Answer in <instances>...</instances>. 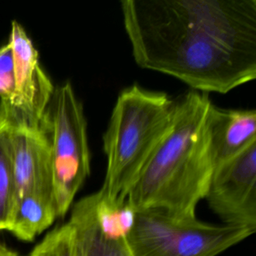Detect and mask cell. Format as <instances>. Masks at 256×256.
I'll list each match as a JSON object with an SVG mask.
<instances>
[{
  "mask_svg": "<svg viewBox=\"0 0 256 256\" xmlns=\"http://www.w3.org/2000/svg\"><path fill=\"white\" fill-rule=\"evenodd\" d=\"M29 256H80L70 224L67 222L50 231Z\"/></svg>",
  "mask_w": 256,
  "mask_h": 256,
  "instance_id": "cell-13",
  "label": "cell"
},
{
  "mask_svg": "<svg viewBox=\"0 0 256 256\" xmlns=\"http://www.w3.org/2000/svg\"><path fill=\"white\" fill-rule=\"evenodd\" d=\"M254 233L197 218L178 220L164 210L149 208L136 211L127 241L134 256H217Z\"/></svg>",
  "mask_w": 256,
  "mask_h": 256,
  "instance_id": "cell-5",
  "label": "cell"
},
{
  "mask_svg": "<svg viewBox=\"0 0 256 256\" xmlns=\"http://www.w3.org/2000/svg\"><path fill=\"white\" fill-rule=\"evenodd\" d=\"M204 199L223 224L256 231V142L214 167Z\"/></svg>",
  "mask_w": 256,
  "mask_h": 256,
  "instance_id": "cell-7",
  "label": "cell"
},
{
  "mask_svg": "<svg viewBox=\"0 0 256 256\" xmlns=\"http://www.w3.org/2000/svg\"><path fill=\"white\" fill-rule=\"evenodd\" d=\"M68 223L80 256H134L127 238H112L101 232L94 216L91 194L73 205Z\"/></svg>",
  "mask_w": 256,
  "mask_h": 256,
  "instance_id": "cell-10",
  "label": "cell"
},
{
  "mask_svg": "<svg viewBox=\"0 0 256 256\" xmlns=\"http://www.w3.org/2000/svg\"><path fill=\"white\" fill-rule=\"evenodd\" d=\"M44 128L50 144L54 199L58 217H63L90 175L91 161L83 105L69 81L54 89Z\"/></svg>",
  "mask_w": 256,
  "mask_h": 256,
  "instance_id": "cell-4",
  "label": "cell"
},
{
  "mask_svg": "<svg viewBox=\"0 0 256 256\" xmlns=\"http://www.w3.org/2000/svg\"><path fill=\"white\" fill-rule=\"evenodd\" d=\"M15 90V70L12 48L9 43L0 47V99L9 100Z\"/></svg>",
  "mask_w": 256,
  "mask_h": 256,
  "instance_id": "cell-14",
  "label": "cell"
},
{
  "mask_svg": "<svg viewBox=\"0 0 256 256\" xmlns=\"http://www.w3.org/2000/svg\"><path fill=\"white\" fill-rule=\"evenodd\" d=\"M135 62L198 92L227 93L256 77V0H124Z\"/></svg>",
  "mask_w": 256,
  "mask_h": 256,
  "instance_id": "cell-1",
  "label": "cell"
},
{
  "mask_svg": "<svg viewBox=\"0 0 256 256\" xmlns=\"http://www.w3.org/2000/svg\"><path fill=\"white\" fill-rule=\"evenodd\" d=\"M11 145L16 198L36 194L55 202L50 144L45 129H11Z\"/></svg>",
  "mask_w": 256,
  "mask_h": 256,
  "instance_id": "cell-8",
  "label": "cell"
},
{
  "mask_svg": "<svg viewBox=\"0 0 256 256\" xmlns=\"http://www.w3.org/2000/svg\"><path fill=\"white\" fill-rule=\"evenodd\" d=\"M15 200L11 129L0 123V231L8 228Z\"/></svg>",
  "mask_w": 256,
  "mask_h": 256,
  "instance_id": "cell-12",
  "label": "cell"
},
{
  "mask_svg": "<svg viewBox=\"0 0 256 256\" xmlns=\"http://www.w3.org/2000/svg\"><path fill=\"white\" fill-rule=\"evenodd\" d=\"M176 98L138 84L123 89L103 135L107 159L100 188L113 200H126L152 154L169 130Z\"/></svg>",
  "mask_w": 256,
  "mask_h": 256,
  "instance_id": "cell-3",
  "label": "cell"
},
{
  "mask_svg": "<svg viewBox=\"0 0 256 256\" xmlns=\"http://www.w3.org/2000/svg\"><path fill=\"white\" fill-rule=\"evenodd\" d=\"M212 104L195 90L176 98L169 130L128 192L136 211L155 208L178 220L196 218L215 167L208 134Z\"/></svg>",
  "mask_w": 256,
  "mask_h": 256,
  "instance_id": "cell-2",
  "label": "cell"
},
{
  "mask_svg": "<svg viewBox=\"0 0 256 256\" xmlns=\"http://www.w3.org/2000/svg\"><path fill=\"white\" fill-rule=\"evenodd\" d=\"M14 253L15 252L11 251L10 249L5 247L4 245L0 244V256H12Z\"/></svg>",
  "mask_w": 256,
  "mask_h": 256,
  "instance_id": "cell-15",
  "label": "cell"
},
{
  "mask_svg": "<svg viewBox=\"0 0 256 256\" xmlns=\"http://www.w3.org/2000/svg\"><path fill=\"white\" fill-rule=\"evenodd\" d=\"M12 256H18V255H17V254H16V253H14V254H13V255H12Z\"/></svg>",
  "mask_w": 256,
  "mask_h": 256,
  "instance_id": "cell-16",
  "label": "cell"
},
{
  "mask_svg": "<svg viewBox=\"0 0 256 256\" xmlns=\"http://www.w3.org/2000/svg\"><path fill=\"white\" fill-rule=\"evenodd\" d=\"M58 217L53 200L36 194H24L15 200L7 231L22 241H33Z\"/></svg>",
  "mask_w": 256,
  "mask_h": 256,
  "instance_id": "cell-11",
  "label": "cell"
},
{
  "mask_svg": "<svg viewBox=\"0 0 256 256\" xmlns=\"http://www.w3.org/2000/svg\"><path fill=\"white\" fill-rule=\"evenodd\" d=\"M8 43L14 58L15 90L9 100L0 101V123L10 129H45V112L55 87L40 65L37 49L17 21H12Z\"/></svg>",
  "mask_w": 256,
  "mask_h": 256,
  "instance_id": "cell-6",
  "label": "cell"
},
{
  "mask_svg": "<svg viewBox=\"0 0 256 256\" xmlns=\"http://www.w3.org/2000/svg\"><path fill=\"white\" fill-rule=\"evenodd\" d=\"M208 134L216 166L256 142V111L223 109L212 104L208 114Z\"/></svg>",
  "mask_w": 256,
  "mask_h": 256,
  "instance_id": "cell-9",
  "label": "cell"
}]
</instances>
